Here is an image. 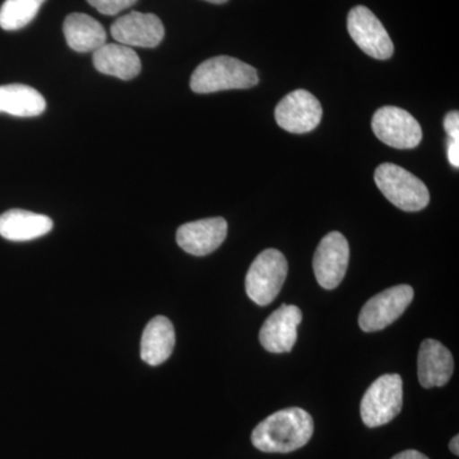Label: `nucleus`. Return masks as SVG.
<instances>
[{"label": "nucleus", "instance_id": "20", "mask_svg": "<svg viewBox=\"0 0 459 459\" xmlns=\"http://www.w3.org/2000/svg\"><path fill=\"white\" fill-rule=\"evenodd\" d=\"M47 0H5L0 7V27L5 31L23 29L36 17Z\"/></svg>", "mask_w": 459, "mask_h": 459}, {"label": "nucleus", "instance_id": "16", "mask_svg": "<svg viewBox=\"0 0 459 459\" xmlns=\"http://www.w3.org/2000/svg\"><path fill=\"white\" fill-rule=\"evenodd\" d=\"M175 347V329L166 316H155L144 328L141 341V358L157 367L170 358Z\"/></svg>", "mask_w": 459, "mask_h": 459}, {"label": "nucleus", "instance_id": "10", "mask_svg": "<svg viewBox=\"0 0 459 459\" xmlns=\"http://www.w3.org/2000/svg\"><path fill=\"white\" fill-rule=\"evenodd\" d=\"M323 117L318 99L307 90H296L285 96L274 111V117L286 132L303 134L314 131Z\"/></svg>", "mask_w": 459, "mask_h": 459}, {"label": "nucleus", "instance_id": "18", "mask_svg": "<svg viewBox=\"0 0 459 459\" xmlns=\"http://www.w3.org/2000/svg\"><path fill=\"white\" fill-rule=\"evenodd\" d=\"M66 44L77 53L96 51L107 44V31L99 21L84 13H72L63 25Z\"/></svg>", "mask_w": 459, "mask_h": 459}, {"label": "nucleus", "instance_id": "21", "mask_svg": "<svg viewBox=\"0 0 459 459\" xmlns=\"http://www.w3.org/2000/svg\"><path fill=\"white\" fill-rule=\"evenodd\" d=\"M93 8L105 16H115L126 8L132 7L137 0H87Z\"/></svg>", "mask_w": 459, "mask_h": 459}, {"label": "nucleus", "instance_id": "22", "mask_svg": "<svg viewBox=\"0 0 459 459\" xmlns=\"http://www.w3.org/2000/svg\"><path fill=\"white\" fill-rule=\"evenodd\" d=\"M444 129H446L449 140L459 141L458 111H451V113L446 114V119H444Z\"/></svg>", "mask_w": 459, "mask_h": 459}, {"label": "nucleus", "instance_id": "13", "mask_svg": "<svg viewBox=\"0 0 459 459\" xmlns=\"http://www.w3.org/2000/svg\"><path fill=\"white\" fill-rule=\"evenodd\" d=\"M228 237V222L222 217L184 223L177 232V241L184 252L195 256L211 255Z\"/></svg>", "mask_w": 459, "mask_h": 459}, {"label": "nucleus", "instance_id": "8", "mask_svg": "<svg viewBox=\"0 0 459 459\" xmlns=\"http://www.w3.org/2000/svg\"><path fill=\"white\" fill-rule=\"evenodd\" d=\"M412 287L398 285L386 289L362 307L359 325L364 332L382 331L406 312L413 300Z\"/></svg>", "mask_w": 459, "mask_h": 459}, {"label": "nucleus", "instance_id": "15", "mask_svg": "<svg viewBox=\"0 0 459 459\" xmlns=\"http://www.w3.org/2000/svg\"><path fill=\"white\" fill-rule=\"evenodd\" d=\"M93 65L100 74L129 81L141 74L140 56L132 48L119 44H105L93 51Z\"/></svg>", "mask_w": 459, "mask_h": 459}, {"label": "nucleus", "instance_id": "24", "mask_svg": "<svg viewBox=\"0 0 459 459\" xmlns=\"http://www.w3.org/2000/svg\"><path fill=\"white\" fill-rule=\"evenodd\" d=\"M392 459H429L427 455H422L421 452L413 451V449H410V451H404L398 453L397 455H394Z\"/></svg>", "mask_w": 459, "mask_h": 459}, {"label": "nucleus", "instance_id": "4", "mask_svg": "<svg viewBox=\"0 0 459 459\" xmlns=\"http://www.w3.org/2000/svg\"><path fill=\"white\" fill-rule=\"evenodd\" d=\"M289 272L285 255L265 249L250 265L246 279L247 294L259 307L270 305L279 296Z\"/></svg>", "mask_w": 459, "mask_h": 459}, {"label": "nucleus", "instance_id": "5", "mask_svg": "<svg viewBox=\"0 0 459 459\" xmlns=\"http://www.w3.org/2000/svg\"><path fill=\"white\" fill-rule=\"evenodd\" d=\"M403 406V383L398 374L377 377L361 400L362 422L368 428H379L397 418Z\"/></svg>", "mask_w": 459, "mask_h": 459}, {"label": "nucleus", "instance_id": "3", "mask_svg": "<svg viewBox=\"0 0 459 459\" xmlns=\"http://www.w3.org/2000/svg\"><path fill=\"white\" fill-rule=\"evenodd\" d=\"M374 179L383 195L395 207L406 212L424 210L430 202V193L427 186L401 166H377Z\"/></svg>", "mask_w": 459, "mask_h": 459}, {"label": "nucleus", "instance_id": "11", "mask_svg": "<svg viewBox=\"0 0 459 459\" xmlns=\"http://www.w3.org/2000/svg\"><path fill=\"white\" fill-rule=\"evenodd\" d=\"M111 36L126 47L151 49L164 40L165 27L156 14L131 12L115 21L111 25Z\"/></svg>", "mask_w": 459, "mask_h": 459}, {"label": "nucleus", "instance_id": "2", "mask_svg": "<svg viewBox=\"0 0 459 459\" xmlns=\"http://www.w3.org/2000/svg\"><path fill=\"white\" fill-rule=\"evenodd\" d=\"M259 82L255 66L231 56H214L197 66L190 78L195 93H213L226 90L252 89Z\"/></svg>", "mask_w": 459, "mask_h": 459}, {"label": "nucleus", "instance_id": "26", "mask_svg": "<svg viewBox=\"0 0 459 459\" xmlns=\"http://www.w3.org/2000/svg\"><path fill=\"white\" fill-rule=\"evenodd\" d=\"M205 2L213 3V4H223V3L229 2V0H205Z\"/></svg>", "mask_w": 459, "mask_h": 459}, {"label": "nucleus", "instance_id": "6", "mask_svg": "<svg viewBox=\"0 0 459 459\" xmlns=\"http://www.w3.org/2000/svg\"><path fill=\"white\" fill-rule=\"evenodd\" d=\"M371 128L377 140L397 150L418 147L422 140V129L418 120L400 108H380L374 114Z\"/></svg>", "mask_w": 459, "mask_h": 459}, {"label": "nucleus", "instance_id": "25", "mask_svg": "<svg viewBox=\"0 0 459 459\" xmlns=\"http://www.w3.org/2000/svg\"><path fill=\"white\" fill-rule=\"evenodd\" d=\"M449 449H451V452L453 455H459V437L458 435H455V437L451 440V443H449Z\"/></svg>", "mask_w": 459, "mask_h": 459}, {"label": "nucleus", "instance_id": "7", "mask_svg": "<svg viewBox=\"0 0 459 459\" xmlns=\"http://www.w3.org/2000/svg\"><path fill=\"white\" fill-rule=\"evenodd\" d=\"M347 30L356 45L374 59L386 60L394 56V41L370 9L362 5L352 8L347 17Z\"/></svg>", "mask_w": 459, "mask_h": 459}, {"label": "nucleus", "instance_id": "12", "mask_svg": "<svg viewBox=\"0 0 459 459\" xmlns=\"http://www.w3.org/2000/svg\"><path fill=\"white\" fill-rule=\"evenodd\" d=\"M303 313L295 305H281L265 319L259 331V342L272 353H285L294 349L298 327Z\"/></svg>", "mask_w": 459, "mask_h": 459}, {"label": "nucleus", "instance_id": "9", "mask_svg": "<svg viewBox=\"0 0 459 459\" xmlns=\"http://www.w3.org/2000/svg\"><path fill=\"white\" fill-rule=\"evenodd\" d=\"M350 261L349 241L341 232H329L320 241L313 259L314 273L323 289H336L344 276Z\"/></svg>", "mask_w": 459, "mask_h": 459}, {"label": "nucleus", "instance_id": "1", "mask_svg": "<svg viewBox=\"0 0 459 459\" xmlns=\"http://www.w3.org/2000/svg\"><path fill=\"white\" fill-rule=\"evenodd\" d=\"M314 421L312 415L299 407L277 411L252 434V443L264 453H291L303 448L312 439Z\"/></svg>", "mask_w": 459, "mask_h": 459}, {"label": "nucleus", "instance_id": "23", "mask_svg": "<svg viewBox=\"0 0 459 459\" xmlns=\"http://www.w3.org/2000/svg\"><path fill=\"white\" fill-rule=\"evenodd\" d=\"M446 151H448V160L453 168H459V141L449 140L446 143Z\"/></svg>", "mask_w": 459, "mask_h": 459}, {"label": "nucleus", "instance_id": "14", "mask_svg": "<svg viewBox=\"0 0 459 459\" xmlns=\"http://www.w3.org/2000/svg\"><path fill=\"white\" fill-rule=\"evenodd\" d=\"M455 371L451 351L437 340H425L420 346L418 374L424 388L443 386L449 382Z\"/></svg>", "mask_w": 459, "mask_h": 459}, {"label": "nucleus", "instance_id": "17", "mask_svg": "<svg viewBox=\"0 0 459 459\" xmlns=\"http://www.w3.org/2000/svg\"><path fill=\"white\" fill-rule=\"evenodd\" d=\"M53 225L45 214L11 210L0 214V237L11 241H30L47 235Z\"/></svg>", "mask_w": 459, "mask_h": 459}, {"label": "nucleus", "instance_id": "19", "mask_svg": "<svg viewBox=\"0 0 459 459\" xmlns=\"http://www.w3.org/2000/svg\"><path fill=\"white\" fill-rule=\"evenodd\" d=\"M47 108V101L38 90L26 84L0 86V113L20 117H38Z\"/></svg>", "mask_w": 459, "mask_h": 459}]
</instances>
